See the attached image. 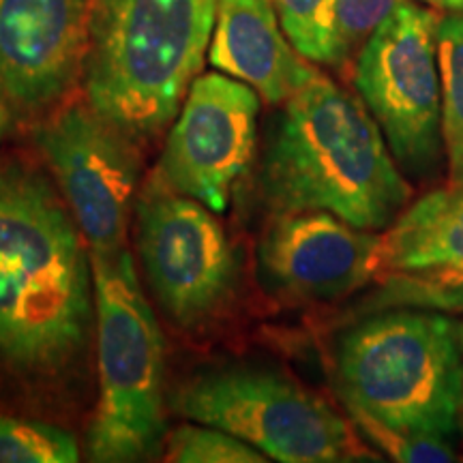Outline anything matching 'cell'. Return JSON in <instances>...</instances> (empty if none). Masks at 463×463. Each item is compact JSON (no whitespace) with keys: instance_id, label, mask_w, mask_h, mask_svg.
I'll list each match as a JSON object with an SVG mask.
<instances>
[{"instance_id":"3957f363","label":"cell","mask_w":463,"mask_h":463,"mask_svg":"<svg viewBox=\"0 0 463 463\" xmlns=\"http://www.w3.org/2000/svg\"><path fill=\"white\" fill-rule=\"evenodd\" d=\"M219 0H90L89 103L133 140L170 125L198 78Z\"/></svg>"},{"instance_id":"7402d4cb","label":"cell","mask_w":463,"mask_h":463,"mask_svg":"<svg viewBox=\"0 0 463 463\" xmlns=\"http://www.w3.org/2000/svg\"><path fill=\"white\" fill-rule=\"evenodd\" d=\"M419 3L430 5V7L444 11V14H461L463 15V0H419Z\"/></svg>"},{"instance_id":"4fadbf2b","label":"cell","mask_w":463,"mask_h":463,"mask_svg":"<svg viewBox=\"0 0 463 463\" xmlns=\"http://www.w3.org/2000/svg\"><path fill=\"white\" fill-rule=\"evenodd\" d=\"M208 61L270 106L286 103L317 71L289 43L270 0H219Z\"/></svg>"},{"instance_id":"5b68a950","label":"cell","mask_w":463,"mask_h":463,"mask_svg":"<svg viewBox=\"0 0 463 463\" xmlns=\"http://www.w3.org/2000/svg\"><path fill=\"white\" fill-rule=\"evenodd\" d=\"M97 303L99 399L89 455L101 463L146 461L161 453L164 339L129 251L90 253Z\"/></svg>"},{"instance_id":"7c38bea8","label":"cell","mask_w":463,"mask_h":463,"mask_svg":"<svg viewBox=\"0 0 463 463\" xmlns=\"http://www.w3.org/2000/svg\"><path fill=\"white\" fill-rule=\"evenodd\" d=\"M90 0H0V95L37 109L84 71Z\"/></svg>"},{"instance_id":"603a6c76","label":"cell","mask_w":463,"mask_h":463,"mask_svg":"<svg viewBox=\"0 0 463 463\" xmlns=\"http://www.w3.org/2000/svg\"><path fill=\"white\" fill-rule=\"evenodd\" d=\"M11 123H14V114H11L9 101L0 95V142H3L5 136L9 133Z\"/></svg>"},{"instance_id":"ba28073f","label":"cell","mask_w":463,"mask_h":463,"mask_svg":"<svg viewBox=\"0 0 463 463\" xmlns=\"http://www.w3.org/2000/svg\"><path fill=\"white\" fill-rule=\"evenodd\" d=\"M136 213L137 251L164 314L181 328L215 316L234 294L239 260L211 208L155 172Z\"/></svg>"},{"instance_id":"44dd1931","label":"cell","mask_w":463,"mask_h":463,"mask_svg":"<svg viewBox=\"0 0 463 463\" xmlns=\"http://www.w3.org/2000/svg\"><path fill=\"white\" fill-rule=\"evenodd\" d=\"M403 0H337L335 7V48L337 65L358 54L367 39Z\"/></svg>"},{"instance_id":"d6986e66","label":"cell","mask_w":463,"mask_h":463,"mask_svg":"<svg viewBox=\"0 0 463 463\" xmlns=\"http://www.w3.org/2000/svg\"><path fill=\"white\" fill-rule=\"evenodd\" d=\"M165 459L176 463H262L269 457L211 425H183L167 438Z\"/></svg>"},{"instance_id":"6da1fadb","label":"cell","mask_w":463,"mask_h":463,"mask_svg":"<svg viewBox=\"0 0 463 463\" xmlns=\"http://www.w3.org/2000/svg\"><path fill=\"white\" fill-rule=\"evenodd\" d=\"M90 256L52 184L20 165L0 170V367L50 375L84 352Z\"/></svg>"},{"instance_id":"e0dca14e","label":"cell","mask_w":463,"mask_h":463,"mask_svg":"<svg viewBox=\"0 0 463 463\" xmlns=\"http://www.w3.org/2000/svg\"><path fill=\"white\" fill-rule=\"evenodd\" d=\"M289 43L305 61L337 65L335 7L337 0H270Z\"/></svg>"},{"instance_id":"5bb4252c","label":"cell","mask_w":463,"mask_h":463,"mask_svg":"<svg viewBox=\"0 0 463 463\" xmlns=\"http://www.w3.org/2000/svg\"><path fill=\"white\" fill-rule=\"evenodd\" d=\"M463 269V187L430 191L384 232L386 273Z\"/></svg>"},{"instance_id":"ffe728a7","label":"cell","mask_w":463,"mask_h":463,"mask_svg":"<svg viewBox=\"0 0 463 463\" xmlns=\"http://www.w3.org/2000/svg\"><path fill=\"white\" fill-rule=\"evenodd\" d=\"M356 427H361L364 436L384 450L391 459L403 463H450L457 461V453L449 438L420 436V433H402L380 425L369 416L350 410Z\"/></svg>"},{"instance_id":"2e32d148","label":"cell","mask_w":463,"mask_h":463,"mask_svg":"<svg viewBox=\"0 0 463 463\" xmlns=\"http://www.w3.org/2000/svg\"><path fill=\"white\" fill-rule=\"evenodd\" d=\"M369 307L375 311L391 307H419L444 314H461L463 269L389 273L384 286L369 300Z\"/></svg>"},{"instance_id":"52a82bcc","label":"cell","mask_w":463,"mask_h":463,"mask_svg":"<svg viewBox=\"0 0 463 463\" xmlns=\"http://www.w3.org/2000/svg\"><path fill=\"white\" fill-rule=\"evenodd\" d=\"M439 14L403 0L356 54L354 86L405 170L425 174L442 150L436 28Z\"/></svg>"},{"instance_id":"8992f818","label":"cell","mask_w":463,"mask_h":463,"mask_svg":"<svg viewBox=\"0 0 463 463\" xmlns=\"http://www.w3.org/2000/svg\"><path fill=\"white\" fill-rule=\"evenodd\" d=\"M172 408L184 419L241 438L275 461L335 463L363 453L331 403L273 369L200 373L174 392Z\"/></svg>"},{"instance_id":"9a60e30c","label":"cell","mask_w":463,"mask_h":463,"mask_svg":"<svg viewBox=\"0 0 463 463\" xmlns=\"http://www.w3.org/2000/svg\"><path fill=\"white\" fill-rule=\"evenodd\" d=\"M442 142L447 150L449 184L463 187V15H439L436 28Z\"/></svg>"},{"instance_id":"30bf717a","label":"cell","mask_w":463,"mask_h":463,"mask_svg":"<svg viewBox=\"0 0 463 463\" xmlns=\"http://www.w3.org/2000/svg\"><path fill=\"white\" fill-rule=\"evenodd\" d=\"M260 95L223 73L194 80L167 136L157 174L213 213L230 204L234 183L251 164Z\"/></svg>"},{"instance_id":"ac0fdd59","label":"cell","mask_w":463,"mask_h":463,"mask_svg":"<svg viewBox=\"0 0 463 463\" xmlns=\"http://www.w3.org/2000/svg\"><path fill=\"white\" fill-rule=\"evenodd\" d=\"M78 442L48 422L0 414V463H75Z\"/></svg>"},{"instance_id":"8fae6325","label":"cell","mask_w":463,"mask_h":463,"mask_svg":"<svg viewBox=\"0 0 463 463\" xmlns=\"http://www.w3.org/2000/svg\"><path fill=\"white\" fill-rule=\"evenodd\" d=\"M260 270L283 298H345L384 270V234L326 211L279 213L260 242Z\"/></svg>"},{"instance_id":"cb8c5ba5","label":"cell","mask_w":463,"mask_h":463,"mask_svg":"<svg viewBox=\"0 0 463 463\" xmlns=\"http://www.w3.org/2000/svg\"><path fill=\"white\" fill-rule=\"evenodd\" d=\"M457 337H459V345L463 350V322H457Z\"/></svg>"},{"instance_id":"7a4b0ae2","label":"cell","mask_w":463,"mask_h":463,"mask_svg":"<svg viewBox=\"0 0 463 463\" xmlns=\"http://www.w3.org/2000/svg\"><path fill=\"white\" fill-rule=\"evenodd\" d=\"M260 189L273 215L326 211L372 232L389 230L412 195L361 97L320 71L270 127Z\"/></svg>"},{"instance_id":"277c9868","label":"cell","mask_w":463,"mask_h":463,"mask_svg":"<svg viewBox=\"0 0 463 463\" xmlns=\"http://www.w3.org/2000/svg\"><path fill=\"white\" fill-rule=\"evenodd\" d=\"M345 408L402 433L453 436L463 410V350L444 311L391 307L352 324L335 347Z\"/></svg>"},{"instance_id":"9c48e42d","label":"cell","mask_w":463,"mask_h":463,"mask_svg":"<svg viewBox=\"0 0 463 463\" xmlns=\"http://www.w3.org/2000/svg\"><path fill=\"white\" fill-rule=\"evenodd\" d=\"M34 142L58 181L90 253L127 249V230L140 157L133 137L92 106H71L50 116Z\"/></svg>"}]
</instances>
